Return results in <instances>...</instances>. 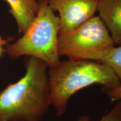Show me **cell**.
<instances>
[{
	"label": "cell",
	"mask_w": 121,
	"mask_h": 121,
	"mask_svg": "<svg viewBox=\"0 0 121 121\" xmlns=\"http://www.w3.org/2000/svg\"><path fill=\"white\" fill-rule=\"evenodd\" d=\"M36 17L22 37L6 46L5 53L11 59L24 56L42 60L49 68L60 63L58 52L59 20L47 0L39 1Z\"/></svg>",
	"instance_id": "cell-3"
},
{
	"label": "cell",
	"mask_w": 121,
	"mask_h": 121,
	"mask_svg": "<svg viewBox=\"0 0 121 121\" xmlns=\"http://www.w3.org/2000/svg\"><path fill=\"white\" fill-rule=\"evenodd\" d=\"M50 105L58 117L65 114L71 98L78 91L99 84L105 91L121 84L114 71L108 65L90 60H60L48 69Z\"/></svg>",
	"instance_id": "cell-2"
},
{
	"label": "cell",
	"mask_w": 121,
	"mask_h": 121,
	"mask_svg": "<svg viewBox=\"0 0 121 121\" xmlns=\"http://www.w3.org/2000/svg\"><path fill=\"white\" fill-rule=\"evenodd\" d=\"M8 44V40L2 38L0 36V57H2L4 53H5V48Z\"/></svg>",
	"instance_id": "cell-11"
},
{
	"label": "cell",
	"mask_w": 121,
	"mask_h": 121,
	"mask_svg": "<svg viewBox=\"0 0 121 121\" xmlns=\"http://www.w3.org/2000/svg\"><path fill=\"white\" fill-rule=\"evenodd\" d=\"M97 11L115 45L121 44V0H97Z\"/></svg>",
	"instance_id": "cell-6"
},
{
	"label": "cell",
	"mask_w": 121,
	"mask_h": 121,
	"mask_svg": "<svg viewBox=\"0 0 121 121\" xmlns=\"http://www.w3.org/2000/svg\"><path fill=\"white\" fill-rule=\"evenodd\" d=\"M100 62L109 66L114 71L121 82V45L113 47Z\"/></svg>",
	"instance_id": "cell-8"
},
{
	"label": "cell",
	"mask_w": 121,
	"mask_h": 121,
	"mask_svg": "<svg viewBox=\"0 0 121 121\" xmlns=\"http://www.w3.org/2000/svg\"><path fill=\"white\" fill-rule=\"evenodd\" d=\"M115 46L109 32L98 16L58 37L60 57L69 60L100 62Z\"/></svg>",
	"instance_id": "cell-4"
},
{
	"label": "cell",
	"mask_w": 121,
	"mask_h": 121,
	"mask_svg": "<svg viewBox=\"0 0 121 121\" xmlns=\"http://www.w3.org/2000/svg\"><path fill=\"white\" fill-rule=\"evenodd\" d=\"M54 13H58L59 35L78 28L95 16L97 0H47Z\"/></svg>",
	"instance_id": "cell-5"
},
{
	"label": "cell",
	"mask_w": 121,
	"mask_h": 121,
	"mask_svg": "<svg viewBox=\"0 0 121 121\" xmlns=\"http://www.w3.org/2000/svg\"><path fill=\"white\" fill-rule=\"evenodd\" d=\"M76 121H92L87 115H82ZM98 121H121V100L116 102L109 112Z\"/></svg>",
	"instance_id": "cell-9"
},
{
	"label": "cell",
	"mask_w": 121,
	"mask_h": 121,
	"mask_svg": "<svg viewBox=\"0 0 121 121\" xmlns=\"http://www.w3.org/2000/svg\"><path fill=\"white\" fill-rule=\"evenodd\" d=\"M10 6V13L17 24L20 33L28 29L39 10V3L37 0H6Z\"/></svg>",
	"instance_id": "cell-7"
},
{
	"label": "cell",
	"mask_w": 121,
	"mask_h": 121,
	"mask_svg": "<svg viewBox=\"0 0 121 121\" xmlns=\"http://www.w3.org/2000/svg\"><path fill=\"white\" fill-rule=\"evenodd\" d=\"M25 69L22 78L0 91V121H40L49 110V67L28 57Z\"/></svg>",
	"instance_id": "cell-1"
},
{
	"label": "cell",
	"mask_w": 121,
	"mask_h": 121,
	"mask_svg": "<svg viewBox=\"0 0 121 121\" xmlns=\"http://www.w3.org/2000/svg\"><path fill=\"white\" fill-rule=\"evenodd\" d=\"M111 102L116 103L121 100V84L112 90L106 91Z\"/></svg>",
	"instance_id": "cell-10"
}]
</instances>
